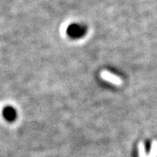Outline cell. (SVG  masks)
Wrapping results in <instances>:
<instances>
[{
	"label": "cell",
	"mask_w": 157,
	"mask_h": 157,
	"mask_svg": "<svg viewBox=\"0 0 157 157\" xmlns=\"http://www.w3.org/2000/svg\"><path fill=\"white\" fill-rule=\"evenodd\" d=\"M4 115L7 120L11 121V120H13L15 118V111L11 107H7L4 111Z\"/></svg>",
	"instance_id": "obj_3"
},
{
	"label": "cell",
	"mask_w": 157,
	"mask_h": 157,
	"mask_svg": "<svg viewBox=\"0 0 157 157\" xmlns=\"http://www.w3.org/2000/svg\"><path fill=\"white\" fill-rule=\"evenodd\" d=\"M86 33V27L82 25L73 24L69 25L67 28V34L73 39H78L83 37Z\"/></svg>",
	"instance_id": "obj_1"
},
{
	"label": "cell",
	"mask_w": 157,
	"mask_h": 157,
	"mask_svg": "<svg viewBox=\"0 0 157 157\" xmlns=\"http://www.w3.org/2000/svg\"><path fill=\"white\" fill-rule=\"evenodd\" d=\"M101 76H102V78H104V79H106V80L109 81V82H112L113 84H121V78H119V77H117V76H115V75L113 74V73H108V72H102V73H101Z\"/></svg>",
	"instance_id": "obj_2"
}]
</instances>
